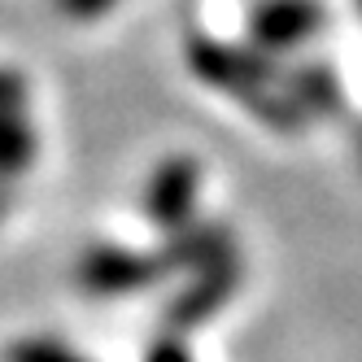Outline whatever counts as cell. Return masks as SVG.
Listing matches in <instances>:
<instances>
[{"instance_id":"1","label":"cell","mask_w":362,"mask_h":362,"mask_svg":"<svg viewBox=\"0 0 362 362\" xmlns=\"http://www.w3.org/2000/svg\"><path fill=\"white\" fill-rule=\"evenodd\" d=\"M184 57H188V70L197 74L201 83L223 88V92H231L236 100L245 92H253V88L279 83V70H275L271 53H262V48H240V44H227V40L201 35V31L188 35Z\"/></svg>"},{"instance_id":"2","label":"cell","mask_w":362,"mask_h":362,"mask_svg":"<svg viewBox=\"0 0 362 362\" xmlns=\"http://www.w3.org/2000/svg\"><path fill=\"white\" fill-rule=\"evenodd\" d=\"M162 275H170L162 253H136L122 245H92L79 257V284L92 297H122L158 284Z\"/></svg>"},{"instance_id":"3","label":"cell","mask_w":362,"mask_h":362,"mask_svg":"<svg viewBox=\"0 0 362 362\" xmlns=\"http://www.w3.org/2000/svg\"><path fill=\"white\" fill-rule=\"evenodd\" d=\"M240 284V257H227V262H214L192 275L188 288H179L166 310H162V332L166 336H188L192 327H201L205 319H214L227 305V297L236 293Z\"/></svg>"},{"instance_id":"4","label":"cell","mask_w":362,"mask_h":362,"mask_svg":"<svg viewBox=\"0 0 362 362\" xmlns=\"http://www.w3.org/2000/svg\"><path fill=\"white\" fill-rule=\"evenodd\" d=\"M197 184H201V166L188 153L162 158L158 170L144 184V218L162 231H179L192 223V205H197Z\"/></svg>"},{"instance_id":"5","label":"cell","mask_w":362,"mask_h":362,"mask_svg":"<svg viewBox=\"0 0 362 362\" xmlns=\"http://www.w3.org/2000/svg\"><path fill=\"white\" fill-rule=\"evenodd\" d=\"M327 5L323 0H262L249 13V35L262 53H284L315 31H323Z\"/></svg>"},{"instance_id":"6","label":"cell","mask_w":362,"mask_h":362,"mask_svg":"<svg viewBox=\"0 0 362 362\" xmlns=\"http://www.w3.org/2000/svg\"><path fill=\"white\" fill-rule=\"evenodd\" d=\"M227 257H240V253L223 223H188V227L170 231L166 249H162L166 271H192V275L214 262H227Z\"/></svg>"},{"instance_id":"7","label":"cell","mask_w":362,"mask_h":362,"mask_svg":"<svg viewBox=\"0 0 362 362\" xmlns=\"http://www.w3.org/2000/svg\"><path fill=\"white\" fill-rule=\"evenodd\" d=\"M279 83L305 114H319V118L341 114V100H345L341 96V79H336V70L327 62H301L293 70H284Z\"/></svg>"},{"instance_id":"8","label":"cell","mask_w":362,"mask_h":362,"mask_svg":"<svg viewBox=\"0 0 362 362\" xmlns=\"http://www.w3.org/2000/svg\"><path fill=\"white\" fill-rule=\"evenodd\" d=\"M35 148H40V140L31 132V122L22 118V110L0 118V179H13L27 170L35 162Z\"/></svg>"},{"instance_id":"9","label":"cell","mask_w":362,"mask_h":362,"mask_svg":"<svg viewBox=\"0 0 362 362\" xmlns=\"http://www.w3.org/2000/svg\"><path fill=\"white\" fill-rule=\"evenodd\" d=\"M9 362H88L79 354H70L66 345L57 341H40V336H27V341H18L9 349Z\"/></svg>"},{"instance_id":"10","label":"cell","mask_w":362,"mask_h":362,"mask_svg":"<svg viewBox=\"0 0 362 362\" xmlns=\"http://www.w3.org/2000/svg\"><path fill=\"white\" fill-rule=\"evenodd\" d=\"M22 100H27V74L13 70V66H0V118L18 114Z\"/></svg>"},{"instance_id":"11","label":"cell","mask_w":362,"mask_h":362,"mask_svg":"<svg viewBox=\"0 0 362 362\" xmlns=\"http://www.w3.org/2000/svg\"><path fill=\"white\" fill-rule=\"evenodd\" d=\"M144 362H192V354H188V345H184V336H158V341L148 345V354H144Z\"/></svg>"},{"instance_id":"12","label":"cell","mask_w":362,"mask_h":362,"mask_svg":"<svg viewBox=\"0 0 362 362\" xmlns=\"http://www.w3.org/2000/svg\"><path fill=\"white\" fill-rule=\"evenodd\" d=\"M114 5H118V0H57V9L66 18H74V22H92L100 13H110Z\"/></svg>"},{"instance_id":"13","label":"cell","mask_w":362,"mask_h":362,"mask_svg":"<svg viewBox=\"0 0 362 362\" xmlns=\"http://www.w3.org/2000/svg\"><path fill=\"white\" fill-rule=\"evenodd\" d=\"M358 13H362V0H358Z\"/></svg>"}]
</instances>
